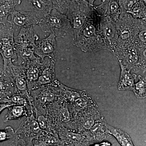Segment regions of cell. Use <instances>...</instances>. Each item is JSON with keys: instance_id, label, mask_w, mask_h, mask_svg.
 <instances>
[{"instance_id": "1", "label": "cell", "mask_w": 146, "mask_h": 146, "mask_svg": "<svg viewBox=\"0 0 146 146\" xmlns=\"http://www.w3.org/2000/svg\"><path fill=\"white\" fill-rule=\"evenodd\" d=\"M93 6H91V16L74 39V45L84 52L105 50L111 52V47L101 31L99 16Z\"/></svg>"}, {"instance_id": "2", "label": "cell", "mask_w": 146, "mask_h": 146, "mask_svg": "<svg viewBox=\"0 0 146 146\" xmlns=\"http://www.w3.org/2000/svg\"><path fill=\"white\" fill-rule=\"evenodd\" d=\"M39 39V36L35 33L33 27L21 29L18 35L14 37L18 65H24L38 58L35 51L36 42Z\"/></svg>"}, {"instance_id": "3", "label": "cell", "mask_w": 146, "mask_h": 146, "mask_svg": "<svg viewBox=\"0 0 146 146\" xmlns=\"http://www.w3.org/2000/svg\"><path fill=\"white\" fill-rule=\"evenodd\" d=\"M44 33H53L56 37H65L72 29L68 17L54 8L44 18L40 19L37 24Z\"/></svg>"}, {"instance_id": "4", "label": "cell", "mask_w": 146, "mask_h": 146, "mask_svg": "<svg viewBox=\"0 0 146 146\" xmlns=\"http://www.w3.org/2000/svg\"><path fill=\"white\" fill-rule=\"evenodd\" d=\"M119 63L131 72L143 71L140 64L138 47L133 44L117 46L112 51Z\"/></svg>"}, {"instance_id": "5", "label": "cell", "mask_w": 146, "mask_h": 146, "mask_svg": "<svg viewBox=\"0 0 146 146\" xmlns=\"http://www.w3.org/2000/svg\"><path fill=\"white\" fill-rule=\"evenodd\" d=\"M91 13L92 9L89 3H68L66 15L70 22L74 39L88 21Z\"/></svg>"}, {"instance_id": "6", "label": "cell", "mask_w": 146, "mask_h": 146, "mask_svg": "<svg viewBox=\"0 0 146 146\" xmlns=\"http://www.w3.org/2000/svg\"><path fill=\"white\" fill-rule=\"evenodd\" d=\"M134 20L135 18L129 13L121 14L119 21L116 23L117 42L115 48L118 46L134 44Z\"/></svg>"}, {"instance_id": "7", "label": "cell", "mask_w": 146, "mask_h": 146, "mask_svg": "<svg viewBox=\"0 0 146 146\" xmlns=\"http://www.w3.org/2000/svg\"><path fill=\"white\" fill-rule=\"evenodd\" d=\"M14 31L9 24L1 26L0 53L3 60H12L17 58L15 47Z\"/></svg>"}, {"instance_id": "8", "label": "cell", "mask_w": 146, "mask_h": 146, "mask_svg": "<svg viewBox=\"0 0 146 146\" xmlns=\"http://www.w3.org/2000/svg\"><path fill=\"white\" fill-rule=\"evenodd\" d=\"M98 108V106L91 108L74 115V122L78 132L87 133L103 117Z\"/></svg>"}, {"instance_id": "9", "label": "cell", "mask_w": 146, "mask_h": 146, "mask_svg": "<svg viewBox=\"0 0 146 146\" xmlns=\"http://www.w3.org/2000/svg\"><path fill=\"white\" fill-rule=\"evenodd\" d=\"M11 16V20L9 23L14 31H20L21 29L25 28L34 27L40 20L32 11H25L15 10Z\"/></svg>"}, {"instance_id": "10", "label": "cell", "mask_w": 146, "mask_h": 146, "mask_svg": "<svg viewBox=\"0 0 146 146\" xmlns=\"http://www.w3.org/2000/svg\"><path fill=\"white\" fill-rule=\"evenodd\" d=\"M56 61V58H46L43 60L44 63L43 69L38 80L33 89L46 85L58 86L60 82L56 78L55 74Z\"/></svg>"}, {"instance_id": "11", "label": "cell", "mask_w": 146, "mask_h": 146, "mask_svg": "<svg viewBox=\"0 0 146 146\" xmlns=\"http://www.w3.org/2000/svg\"><path fill=\"white\" fill-rule=\"evenodd\" d=\"M56 37L53 33H50L46 38L38 41L35 47V54L42 61L46 58H56L57 52Z\"/></svg>"}, {"instance_id": "12", "label": "cell", "mask_w": 146, "mask_h": 146, "mask_svg": "<svg viewBox=\"0 0 146 146\" xmlns=\"http://www.w3.org/2000/svg\"><path fill=\"white\" fill-rule=\"evenodd\" d=\"M98 14L99 16L100 27L101 31L105 39L111 47V52H112L117 44L116 23L112 21L108 16H101L98 13Z\"/></svg>"}, {"instance_id": "13", "label": "cell", "mask_w": 146, "mask_h": 146, "mask_svg": "<svg viewBox=\"0 0 146 146\" xmlns=\"http://www.w3.org/2000/svg\"><path fill=\"white\" fill-rule=\"evenodd\" d=\"M93 7L99 15L108 16L115 23L119 21L122 14L117 0H104L100 5Z\"/></svg>"}, {"instance_id": "14", "label": "cell", "mask_w": 146, "mask_h": 146, "mask_svg": "<svg viewBox=\"0 0 146 146\" xmlns=\"http://www.w3.org/2000/svg\"><path fill=\"white\" fill-rule=\"evenodd\" d=\"M24 65L28 87L29 89H33L41 74L44 66L43 61L38 57L35 60L28 61Z\"/></svg>"}, {"instance_id": "15", "label": "cell", "mask_w": 146, "mask_h": 146, "mask_svg": "<svg viewBox=\"0 0 146 146\" xmlns=\"http://www.w3.org/2000/svg\"><path fill=\"white\" fill-rule=\"evenodd\" d=\"M104 118L103 117L92 127L89 131L86 133L91 141H100L110 138V135L106 125Z\"/></svg>"}, {"instance_id": "16", "label": "cell", "mask_w": 146, "mask_h": 146, "mask_svg": "<svg viewBox=\"0 0 146 146\" xmlns=\"http://www.w3.org/2000/svg\"><path fill=\"white\" fill-rule=\"evenodd\" d=\"M119 65L121 70L119 80L118 84V89L120 91H133L137 76L127 70L122 64L119 63Z\"/></svg>"}, {"instance_id": "17", "label": "cell", "mask_w": 146, "mask_h": 146, "mask_svg": "<svg viewBox=\"0 0 146 146\" xmlns=\"http://www.w3.org/2000/svg\"><path fill=\"white\" fill-rule=\"evenodd\" d=\"M65 146H86L91 141L86 133L67 131L64 133Z\"/></svg>"}, {"instance_id": "18", "label": "cell", "mask_w": 146, "mask_h": 146, "mask_svg": "<svg viewBox=\"0 0 146 146\" xmlns=\"http://www.w3.org/2000/svg\"><path fill=\"white\" fill-rule=\"evenodd\" d=\"M30 4L32 10L36 17L42 19L48 16L54 9L51 0H27Z\"/></svg>"}, {"instance_id": "19", "label": "cell", "mask_w": 146, "mask_h": 146, "mask_svg": "<svg viewBox=\"0 0 146 146\" xmlns=\"http://www.w3.org/2000/svg\"><path fill=\"white\" fill-rule=\"evenodd\" d=\"M0 2V23L6 25L9 24V16L16 10V6L21 4V0H4Z\"/></svg>"}, {"instance_id": "20", "label": "cell", "mask_w": 146, "mask_h": 146, "mask_svg": "<svg viewBox=\"0 0 146 146\" xmlns=\"http://www.w3.org/2000/svg\"><path fill=\"white\" fill-rule=\"evenodd\" d=\"M133 42L138 47L146 46V22L144 20L135 18Z\"/></svg>"}, {"instance_id": "21", "label": "cell", "mask_w": 146, "mask_h": 146, "mask_svg": "<svg viewBox=\"0 0 146 146\" xmlns=\"http://www.w3.org/2000/svg\"><path fill=\"white\" fill-rule=\"evenodd\" d=\"M72 104L74 115L78 112L89 109L91 108L98 106L94 100L91 97L89 96L86 93L76 99Z\"/></svg>"}, {"instance_id": "22", "label": "cell", "mask_w": 146, "mask_h": 146, "mask_svg": "<svg viewBox=\"0 0 146 146\" xmlns=\"http://www.w3.org/2000/svg\"><path fill=\"white\" fill-rule=\"evenodd\" d=\"M109 133L114 136L121 146H134L130 136L119 129L106 124Z\"/></svg>"}, {"instance_id": "23", "label": "cell", "mask_w": 146, "mask_h": 146, "mask_svg": "<svg viewBox=\"0 0 146 146\" xmlns=\"http://www.w3.org/2000/svg\"><path fill=\"white\" fill-rule=\"evenodd\" d=\"M58 137L50 132L42 133L35 139L33 146H59L60 143Z\"/></svg>"}, {"instance_id": "24", "label": "cell", "mask_w": 146, "mask_h": 146, "mask_svg": "<svg viewBox=\"0 0 146 146\" xmlns=\"http://www.w3.org/2000/svg\"><path fill=\"white\" fill-rule=\"evenodd\" d=\"M25 106L15 105L9 108L8 113L5 116L4 122H7L11 120L20 119L27 115Z\"/></svg>"}, {"instance_id": "25", "label": "cell", "mask_w": 146, "mask_h": 146, "mask_svg": "<svg viewBox=\"0 0 146 146\" xmlns=\"http://www.w3.org/2000/svg\"><path fill=\"white\" fill-rule=\"evenodd\" d=\"M58 87H60L63 91H64V97L65 99L67 102L72 104L76 99L86 93L85 91L71 89L65 86L60 82L58 84Z\"/></svg>"}, {"instance_id": "26", "label": "cell", "mask_w": 146, "mask_h": 146, "mask_svg": "<svg viewBox=\"0 0 146 146\" xmlns=\"http://www.w3.org/2000/svg\"><path fill=\"white\" fill-rule=\"evenodd\" d=\"M128 13L136 19L145 20L146 18V6L142 0H139Z\"/></svg>"}, {"instance_id": "27", "label": "cell", "mask_w": 146, "mask_h": 146, "mask_svg": "<svg viewBox=\"0 0 146 146\" xmlns=\"http://www.w3.org/2000/svg\"><path fill=\"white\" fill-rule=\"evenodd\" d=\"M138 78L133 91L136 98L141 99L146 98V78L142 76H139Z\"/></svg>"}, {"instance_id": "28", "label": "cell", "mask_w": 146, "mask_h": 146, "mask_svg": "<svg viewBox=\"0 0 146 146\" xmlns=\"http://www.w3.org/2000/svg\"><path fill=\"white\" fill-rule=\"evenodd\" d=\"M37 96L39 101L42 104L50 103L54 100V93L49 89H46L43 90Z\"/></svg>"}, {"instance_id": "29", "label": "cell", "mask_w": 146, "mask_h": 146, "mask_svg": "<svg viewBox=\"0 0 146 146\" xmlns=\"http://www.w3.org/2000/svg\"><path fill=\"white\" fill-rule=\"evenodd\" d=\"M54 8L60 13L66 15L68 10V0H51Z\"/></svg>"}, {"instance_id": "30", "label": "cell", "mask_w": 146, "mask_h": 146, "mask_svg": "<svg viewBox=\"0 0 146 146\" xmlns=\"http://www.w3.org/2000/svg\"><path fill=\"white\" fill-rule=\"evenodd\" d=\"M139 0H117L122 13H128L131 9Z\"/></svg>"}, {"instance_id": "31", "label": "cell", "mask_w": 146, "mask_h": 146, "mask_svg": "<svg viewBox=\"0 0 146 146\" xmlns=\"http://www.w3.org/2000/svg\"><path fill=\"white\" fill-rule=\"evenodd\" d=\"M15 132L11 127L7 126L5 129L0 132V141L1 142L10 140L14 137Z\"/></svg>"}, {"instance_id": "32", "label": "cell", "mask_w": 146, "mask_h": 146, "mask_svg": "<svg viewBox=\"0 0 146 146\" xmlns=\"http://www.w3.org/2000/svg\"><path fill=\"white\" fill-rule=\"evenodd\" d=\"M5 146H33L32 145L28 143L23 138H20L15 134L12 139H10Z\"/></svg>"}, {"instance_id": "33", "label": "cell", "mask_w": 146, "mask_h": 146, "mask_svg": "<svg viewBox=\"0 0 146 146\" xmlns=\"http://www.w3.org/2000/svg\"><path fill=\"white\" fill-rule=\"evenodd\" d=\"M5 102H9L13 104L14 105H18L25 106L27 104V101L26 98L22 95H15L11 96L10 98Z\"/></svg>"}, {"instance_id": "34", "label": "cell", "mask_w": 146, "mask_h": 146, "mask_svg": "<svg viewBox=\"0 0 146 146\" xmlns=\"http://www.w3.org/2000/svg\"><path fill=\"white\" fill-rule=\"evenodd\" d=\"M138 48L140 64L143 70L145 71L146 70V46L138 47Z\"/></svg>"}, {"instance_id": "35", "label": "cell", "mask_w": 146, "mask_h": 146, "mask_svg": "<svg viewBox=\"0 0 146 146\" xmlns=\"http://www.w3.org/2000/svg\"><path fill=\"white\" fill-rule=\"evenodd\" d=\"M60 119L64 122L69 123L71 121L72 117L67 106H64L60 109Z\"/></svg>"}, {"instance_id": "36", "label": "cell", "mask_w": 146, "mask_h": 146, "mask_svg": "<svg viewBox=\"0 0 146 146\" xmlns=\"http://www.w3.org/2000/svg\"><path fill=\"white\" fill-rule=\"evenodd\" d=\"M36 121L42 130H46L47 129L48 127L47 121L44 116L42 115H39L37 117Z\"/></svg>"}, {"instance_id": "37", "label": "cell", "mask_w": 146, "mask_h": 146, "mask_svg": "<svg viewBox=\"0 0 146 146\" xmlns=\"http://www.w3.org/2000/svg\"><path fill=\"white\" fill-rule=\"evenodd\" d=\"M91 146H112V144L108 141H104L98 144H96Z\"/></svg>"}, {"instance_id": "38", "label": "cell", "mask_w": 146, "mask_h": 146, "mask_svg": "<svg viewBox=\"0 0 146 146\" xmlns=\"http://www.w3.org/2000/svg\"><path fill=\"white\" fill-rule=\"evenodd\" d=\"M89 3L86 0H68V3Z\"/></svg>"}, {"instance_id": "39", "label": "cell", "mask_w": 146, "mask_h": 146, "mask_svg": "<svg viewBox=\"0 0 146 146\" xmlns=\"http://www.w3.org/2000/svg\"><path fill=\"white\" fill-rule=\"evenodd\" d=\"M88 1V2L89 3V5L90 6H93L94 5V2H95V1H96V0H87ZM102 2L104 0H101Z\"/></svg>"}, {"instance_id": "40", "label": "cell", "mask_w": 146, "mask_h": 146, "mask_svg": "<svg viewBox=\"0 0 146 146\" xmlns=\"http://www.w3.org/2000/svg\"><path fill=\"white\" fill-rule=\"evenodd\" d=\"M143 76L144 77H145L146 78V70H145V72H144V75Z\"/></svg>"}, {"instance_id": "41", "label": "cell", "mask_w": 146, "mask_h": 146, "mask_svg": "<svg viewBox=\"0 0 146 146\" xmlns=\"http://www.w3.org/2000/svg\"><path fill=\"white\" fill-rule=\"evenodd\" d=\"M146 6V0H142Z\"/></svg>"}, {"instance_id": "42", "label": "cell", "mask_w": 146, "mask_h": 146, "mask_svg": "<svg viewBox=\"0 0 146 146\" xmlns=\"http://www.w3.org/2000/svg\"><path fill=\"white\" fill-rule=\"evenodd\" d=\"M144 21H145L146 22V18L145 19V20H144Z\"/></svg>"}, {"instance_id": "43", "label": "cell", "mask_w": 146, "mask_h": 146, "mask_svg": "<svg viewBox=\"0 0 146 146\" xmlns=\"http://www.w3.org/2000/svg\"><path fill=\"white\" fill-rule=\"evenodd\" d=\"M4 1V0H0V1Z\"/></svg>"}, {"instance_id": "44", "label": "cell", "mask_w": 146, "mask_h": 146, "mask_svg": "<svg viewBox=\"0 0 146 146\" xmlns=\"http://www.w3.org/2000/svg\"><path fill=\"white\" fill-rule=\"evenodd\" d=\"M61 146H63L62 145H61Z\"/></svg>"}]
</instances>
